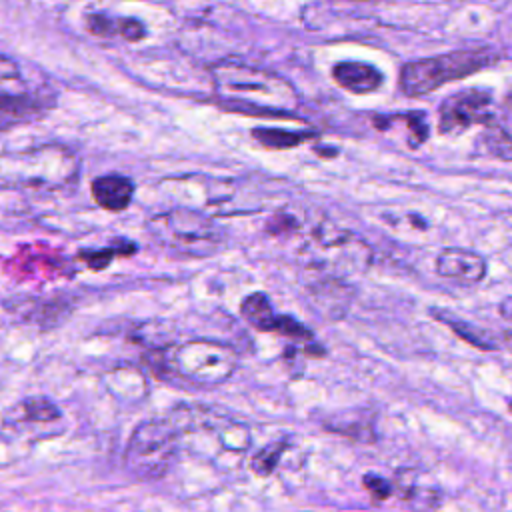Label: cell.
Returning a JSON list of instances; mask_svg holds the SVG:
<instances>
[{"label":"cell","mask_w":512,"mask_h":512,"mask_svg":"<svg viewBox=\"0 0 512 512\" xmlns=\"http://www.w3.org/2000/svg\"><path fill=\"white\" fill-rule=\"evenodd\" d=\"M372 250L362 236L330 222L318 224L298 250L302 280L312 294L342 292L352 276L364 274Z\"/></svg>","instance_id":"obj_1"},{"label":"cell","mask_w":512,"mask_h":512,"mask_svg":"<svg viewBox=\"0 0 512 512\" xmlns=\"http://www.w3.org/2000/svg\"><path fill=\"white\" fill-rule=\"evenodd\" d=\"M218 100L232 110L268 116H290L298 106L296 90L282 76L244 64L222 60L210 68Z\"/></svg>","instance_id":"obj_2"},{"label":"cell","mask_w":512,"mask_h":512,"mask_svg":"<svg viewBox=\"0 0 512 512\" xmlns=\"http://www.w3.org/2000/svg\"><path fill=\"white\" fill-rule=\"evenodd\" d=\"M148 230L172 252L206 258L224 246L222 228L206 214L196 208H170L148 220Z\"/></svg>","instance_id":"obj_3"},{"label":"cell","mask_w":512,"mask_h":512,"mask_svg":"<svg viewBox=\"0 0 512 512\" xmlns=\"http://www.w3.org/2000/svg\"><path fill=\"white\" fill-rule=\"evenodd\" d=\"M164 366L178 378L196 386H220L238 366V354L232 346L216 340H186L156 350Z\"/></svg>","instance_id":"obj_4"},{"label":"cell","mask_w":512,"mask_h":512,"mask_svg":"<svg viewBox=\"0 0 512 512\" xmlns=\"http://www.w3.org/2000/svg\"><path fill=\"white\" fill-rule=\"evenodd\" d=\"M492 62L488 50H458L442 56H430L408 62L400 72V90L406 96H424L436 88L470 76Z\"/></svg>","instance_id":"obj_5"},{"label":"cell","mask_w":512,"mask_h":512,"mask_svg":"<svg viewBox=\"0 0 512 512\" xmlns=\"http://www.w3.org/2000/svg\"><path fill=\"white\" fill-rule=\"evenodd\" d=\"M178 434L170 418H154L138 424L128 440L124 462L140 480L162 478L178 450Z\"/></svg>","instance_id":"obj_6"},{"label":"cell","mask_w":512,"mask_h":512,"mask_svg":"<svg viewBox=\"0 0 512 512\" xmlns=\"http://www.w3.org/2000/svg\"><path fill=\"white\" fill-rule=\"evenodd\" d=\"M492 96L480 88L460 90L448 96L438 110V130L446 136H456L472 126H486L492 118Z\"/></svg>","instance_id":"obj_7"},{"label":"cell","mask_w":512,"mask_h":512,"mask_svg":"<svg viewBox=\"0 0 512 512\" xmlns=\"http://www.w3.org/2000/svg\"><path fill=\"white\" fill-rule=\"evenodd\" d=\"M434 266L442 278L464 286L478 284L486 276V260L478 252L466 248H444L436 256Z\"/></svg>","instance_id":"obj_8"},{"label":"cell","mask_w":512,"mask_h":512,"mask_svg":"<svg viewBox=\"0 0 512 512\" xmlns=\"http://www.w3.org/2000/svg\"><path fill=\"white\" fill-rule=\"evenodd\" d=\"M482 128V142L486 152L502 160H512V94Z\"/></svg>","instance_id":"obj_9"},{"label":"cell","mask_w":512,"mask_h":512,"mask_svg":"<svg viewBox=\"0 0 512 512\" xmlns=\"http://www.w3.org/2000/svg\"><path fill=\"white\" fill-rule=\"evenodd\" d=\"M94 202L110 212H122L134 198V182L122 174H104L90 184Z\"/></svg>","instance_id":"obj_10"},{"label":"cell","mask_w":512,"mask_h":512,"mask_svg":"<svg viewBox=\"0 0 512 512\" xmlns=\"http://www.w3.org/2000/svg\"><path fill=\"white\" fill-rule=\"evenodd\" d=\"M332 76L338 82V86H342L344 90L352 92V94H368L374 92L382 86V72L366 62H354V60H346V62H338L332 68Z\"/></svg>","instance_id":"obj_11"},{"label":"cell","mask_w":512,"mask_h":512,"mask_svg":"<svg viewBox=\"0 0 512 512\" xmlns=\"http://www.w3.org/2000/svg\"><path fill=\"white\" fill-rule=\"evenodd\" d=\"M324 426L334 434H344L360 442L374 440V416L364 410H346L326 418Z\"/></svg>","instance_id":"obj_12"},{"label":"cell","mask_w":512,"mask_h":512,"mask_svg":"<svg viewBox=\"0 0 512 512\" xmlns=\"http://www.w3.org/2000/svg\"><path fill=\"white\" fill-rule=\"evenodd\" d=\"M42 114V106L26 94H0V132Z\"/></svg>","instance_id":"obj_13"},{"label":"cell","mask_w":512,"mask_h":512,"mask_svg":"<svg viewBox=\"0 0 512 512\" xmlns=\"http://www.w3.org/2000/svg\"><path fill=\"white\" fill-rule=\"evenodd\" d=\"M242 318L260 332H274L278 314L274 312L270 298L264 292H252L248 294L240 304Z\"/></svg>","instance_id":"obj_14"},{"label":"cell","mask_w":512,"mask_h":512,"mask_svg":"<svg viewBox=\"0 0 512 512\" xmlns=\"http://www.w3.org/2000/svg\"><path fill=\"white\" fill-rule=\"evenodd\" d=\"M252 138L266 148H292L314 138L310 130H280V128H254Z\"/></svg>","instance_id":"obj_15"},{"label":"cell","mask_w":512,"mask_h":512,"mask_svg":"<svg viewBox=\"0 0 512 512\" xmlns=\"http://www.w3.org/2000/svg\"><path fill=\"white\" fill-rule=\"evenodd\" d=\"M0 94H26V82L16 60L0 52Z\"/></svg>","instance_id":"obj_16"},{"label":"cell","mask_w":512,"mask_h":512,"mask_svg":"<svg viewBox=\"0 0 512 512\" xmlns=\"http://www.w3.org/2000/svg\"><path fill=\"white\" fill-rule=\"evenodd\" d=\"M22 418L30 422H52L60 418V410L50 398L32 396L22 402Z\"/></svg>","instance_id":"obj_17"},{"label":"cell","mask_w":512,"mask_h":512,"mask_svg":"<svg viewBox=\"0 0 512 512\" xmlns=\"http://www.w3.org/2000/svg\"><path fill=\"white\" fill-rule=\"evenodd\" d=\"M436 316H438L444 324H448L460 338H464L466 342L474 344L476 348H482V350L494 348V344L490 342V338H488L482 330H478L476 326H470V324H466V322L460 320V318H450V316H446L444 312H436Z\"/></svg>","instance_id":"obj_18"},{"label":"cell","mask_w":512,"mask_h":512,"mask_svg":"<svg viewBox=\"0 0 512 512\" xmlns=\"http://www.w3.org/2000/svg\"><path fill=\"white\" fill-rule=\"evenodd\" d=\"M132 252H136V246L124 244V246H108L104 250H82V252H78V258L84 260L88 264V268L102 270L114 260V256H118V254L124 256V254H132Z\"/></svg>","instance_id":"obj_19"},{"label":"cell","mask_w":512,"mask_h":512,"mask_svg":"<svg viewBox=\"0 0 512 512\" xmlns=\"http://www.w3.org/2000/svg\"><path fill=\"white\" fill-rule=\"evenodd\" d=\"M282 450L284 446L282 444H270L266 446L264 450H260L254 458H252V470L258 474V476H268L274 472L280 456H282Z\"/></svg>","instance_id":"obj_20"},{"label":"cell","mask_w":512,"mask_h":512,"mask_svg":"<svg viewBox=\"0 0 512 512\" xmlns=\"http://www.w3.org/2000/svg\"><path fill=\"white\" fill-rule=\"evenodd\" d=\"M274 332H278L282 336H288V338H294V340H302V342L312 340V332L304 324H300L298 320H294L290 316H278Z\"/></svg>","instance_id":"obj_21"},{"label":"cell","mask_w":512,"mask_h":512,"mask_svg":"<svg viewBox=\"0 0 512 512\" xmlns=\"http://www.w3.org/2000/svg\"><path fill=\"white\" fill-rule=\"evenodd\" d=\"M116 34H120L124 40L136 42V40L144 38L146 28L136 18H116Z\"/></svg>","instance_id":"obj_22"},{"label":"cell","mask_w":512,"mask_h":512,"mask_svg":"<svg viewBox=\"0 0 512 512\" xmlns=\"http://www.w3.org/2000/svg\"><path fill=\"white\" fill-rule=\"evenodd\" d=\"M86 26L92 34L96 36H112L116 34V18H110V16H104V14H90L86 18Z\"/></svg>","instance_id":"obj_23"},{"label":"cell","mask_w":512,"mask_h":512,"mask_svg":"<svg viewBox=\"0 0 512 512\" xmlns=\"http://www.w3.org/2000/svg\"><path fill=\"white\" fill-rule=\"evenodd\" d=\"M364 486L368 488V492L378 498V500H386L390 498L392 494V484L380 476H374V474H366L364 476Z\"/></svg>","instance_id":"obj_24"},{"label":"cell","mask_w":512,"mask_h":512,"mask_svg":"<svg viewBox=\"0 0 512 512\" xmlns=\"http://www.w3.org/2000/svg\"><path fill=\"white\" fill-rule=\"evenodd\" d=\"M498 312H500L502 318H506V320L512 322V296H508V298H504V300L500 302Z\"/></svg>","instance_id":"obj_25"},{"label":"cell","mask_w":512,"mask_h":512,"mask_svg":"<svg viewBox=\"0 0 512 512\" xmlns=\"http://www.w3.org/2000/svg\"><path fill=\"white\" fill-rule=\"evenodd\" d=\"M510 408H512V404H510Z\"/></svg>","instance_id":"obj_26"}]
</instances>
